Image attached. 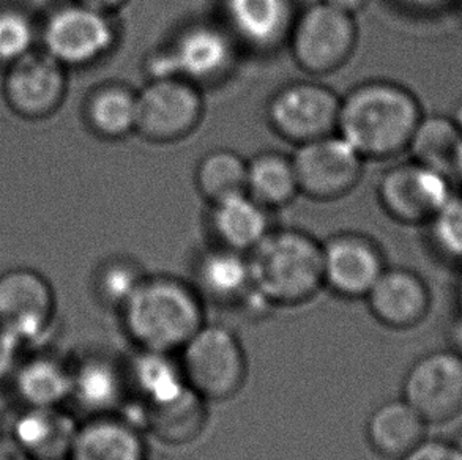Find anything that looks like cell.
<instances>
[{
    "label": "cell",
    "mask_w": 462,
    "mask_h": 460,
    "mask_svg": "<svg viewBox=\"0 0 462 460\" xmlns=\"http://www.w3.org/2000/svg\"><path fill=\"white\" fill-rule=\"evenodd\" d=\"M451 177L457 179L462 185V137L459 147H457V156H455V162H453V169H451Z\"/></svg>",
    "instance_id": "obj_41"
},
{
    "label": "cell",
    "mask_w": 462,
    "mask_h": 460,
    "mask_svg": "<svg viewBox=\"0 0 462 460\" xmlns=\"http://www.w3.org/2000/svg\"><path fill=\"white\" fill-rule=\"evenodd\" d=\"M327 5L333 6L337 10L344 13H349L352 16H356V13L363 12L368 6L371 0H320Z\"/></svg>",
    "instance_id": "obj_39"
},
{
    "label": "cell",
    "mask_w": 462,
    "mask_h": 460,
    "mask_svg": "<svg viewBox=\"0 0 462 460\" xmlns=\"http://www.w3.org/2000/svg\"><path fill=\"white\" fill-rule=\"evenodd\" d=\"M365 301L382 327L406 331L425 320L431 309V292L426 281L413 270L387 267Z\"/></svg>",
    "instance_id": "obj_18"
},
{
    "label": "cell",
    "mask_w": 462,
    "mask_h": 460,
    "mask_svg": "<svg viewBox=\"0 0 462 460\" xmlns=\"http://www.w3.org/2000/svg\"><path fill=\"white\" fill-rule=\"evenodd\" d=\"M33 25L23 13L0 10V62H14L31 52Z\"/></svg>",
    "instance_id": "obj_33"
},
{
    "label": "cell",
    "mask_w": 462,
    "mask_h": 460,
    "mask_svg": "<svg viewBox=\"0 0 462 460\" xmlns=\"http://www.w3.org/2000/svg\"><path fill=\"white\" fill-rule=\"evenodd\" d=\"M428 424H444L462 411V352L439 348L407 369L402 396Z\"/></svg>",
    "instance_id": "obj_12"
},
{
    "label": "cell",
    "mask_w": 462,
    "mask_h": 460,
    "mask_svg": "<svg viewBox=\"0 0 462 460\" xmlns=\"http://www.w3.org/2000/svg\"><path fill=\"white\" fill-rule=\"evenodd\" d=\"M246 193L261 206L278 210L294 202L300 194L291 156L261 152L248 160Z\"/></svg>",
    "instance_id": "obj_28"
},
{
    "label": "cell",
    "mask_w": 462,
    "mask_h": 460,
    "mask_svg": "<svg viewBox=\"0 0 462 460\" xmlns=\"http://www.w3.org/2000/svg\"><path fill=\"white\" fill-rule=\"evenodd\" d=\"M291 158L300 194L318 202L343 199L354 191L366 161L337 133L301 143Z\"/></svg>",
    "instance_id": "obj_11"
},
{
    "label": "cell",
    "mask_w": 462,
    "mask_h": 460,
    "mask_svg": "<svg viewBox=\"0 0 462 460\" xmlns=\"http://www.w3.org/2000/svg\"><path fill=\"white\" fill-rule=\"evenodd\" d=\"M385 270L387 259L373 236L344 230L322 242L324 289L337 299H366Z\"/></svg>",
    "instance_id": "obj_14"
},
{
    "label": "cell",
    "mask_w": 462,
    "mask_h": 460,
    "mask_svg": "<svg viewBox=\"0 0 462 460\" xmlns=\"http://www.w3.org/2000/svg\"><path fill=\"white\" fill-rule=\"evenodd\" d=\"M117 314L134 348L155 354H179L207 322L191 282L168 274H147Z\"/></svg>",
    "instance_id": "obj_2"
},
{
    "label": "cell",
    "mask_w": 462,
    "mask_h": 460,
    "mask_svg": "<svg viewBox=\"0 0 462 460\" xmlns=\"http://www.w3.org/2000/svg\"><path fill=\"white\" fill-rule=\"evenodd\" d=\"M78 2L82 5L92 6L95 10L114 14L116 12H119L128 0H78Z\"/></svg>",
    "instance_id": "obj_40"
},
{
    "label": "cell",
    "mask_w": 462,
    "mask_h": 460,
    "mask_svg": "<svg viewBox=\"0 0 462 460\" xmlns=\"http://www.w3.org/2000/svg\"><path fill=\"white\" fill-rule=\"evenodd\" d=\"M459 2H461V5H462V0H459Z\"/></svg>",
    "instance_id": "obj_44"
},
{
    "label": "cell",
    "mask_w": 462,
    "mask_h": 460,
    "mask_svg": "<svg viewBox=\"0 0 462 460\" xmlns=\"http://www.w3.org/2000/svg\"><path fill=\"white\" fill-rule=\"evenodd\" d=\"M423 115L411 88L390 79H369L341 97L337 133L365 160H392L407 152Z\"/></svg>",
    "instance_id": "obj_1"
},
{
    "label": "cell",
    "mask_w": 462,
    "mask_h": 460,
    "mask_svg": "<svg viewBox=\"0 0 462 460\" xmlns=\"http://www.w3.org/2000/svg\"><path fill=\"white\" fill-rule=\"evenodd\" d=\"M65 92V67L46 51H31L19 57L6 73V101L13 111L23 117L50 115L60 106Z\"/></svg>",
    "instance_id": "obj_15"
},
{
    "label": "cell",
    "mask_w": 462,
    "mask_h": 460,
    "mask_svg": "<svg viewBox=\"0 0 462 460\" xmlns=\"http://www.w3.org/2000/svg\"><path fill=\"white\" fill-rule=\"evenodd\" d=\"M144 268L126 255H114L95 270L92 293L98 305L109 311L119 312L141 282L145 280Z\"/></svg>",
    "instance_id": "obj_31"
},
{
    "label": "cell",
    "mask_w": 462,
    "mask_h": 460,
    "mask_svg": "<svg viewBox=\"0 0 462 460\" xmlns=\"http://www.w3.org/2000/svg\"><path fill=\"white\" fill-rule=\"evenodd\" d=\"M396 2L412 12L436 13L444 10L457 0H396Z\"/></svg>",
    "instance_id": "obj_38"
},
{
    "label": "cell",
    "mask_w": 462,
    "mask_h": 460,
    "mask_svg": "<svg viewBox=\"0 0 462 460\" xmlns=\"http://www.w3.org/2000/svg\"><path fill=\"white\" fill-rule=\"evenodd\" d=\"M451 443H453V446H455V449H457V455H459V459L462 460V430L457 434L453 440H451Z\"/></svg>",
    "instance_id": "obj_43"
},
{
    "label": "cell",
    "mask_w": 462,
    "mask_h": 460,
    "mask_svg": "<svg viewBox=\"0 0 462 460\" xmlns=\"http://www.w3.org/2000/svg\"><path fill=\"white\" fill-rule=\"evenodd\" d=\"M226 29L254 51H272L288 40L295 19L292 0H221Z\"/></svg>",
    "instance_id": "obj_19"
},
{
    "label": "cell",
    "mask_w": 462,
    "mask_h": 460,
    "mask_svg": "<svg viewBox=\"0 0 462 460\" xmlns=\"http://www.w3.org/2000/svg\"><path fill=\"white\" fill-rule=\"evenodd\" d=\"M450 339L451 347L457 348L459 352H462V268L461 278L457 284V309H455V316H453L450 325Z\"/></svg>",
    "instance_id": "obj_36"
},
{
    "label": "cell",
    "mask_w": 462,
    "mask_h": 460,
    "mask_svg": "<svg viewBox=\"0 0 462 460\" xmlns=\"http://www.w3.org/2000/svg\"><path fill=\"white\" fill-rule=\"evenodd\" d=\"M10 382L23 407H65L71 392V361L56 352L37 350L21 356Z\"/></svg>",
    "instance_id": "obj_21"
},
{
    "label": "cell",
    "mask_w": 462,
    "mask_h": 460,
    "mask_svg": "<svg viewBox=\"0 0 462 460\" xmlns=\"http://www.w3.org/2000/svg\"><path fill=\"white\" fill-rule=\"evenodd\" d=\"M237 60V41L225 25L194 23L169 38L145 57L149 79L175 78L198 87L231 75Z\"/></svg>",
    "instance_id": "obj_4"
},
{
    "label": "cell",
    "mask_w": 462,
    "mask_h": 460,
    "mask_svg": "<svg viewBox=\"0 0 462 460\" xmlns=\"http://www.w3.org/2000/svg\"><path fill=\"white\" fill-rule=\"evenodd\" d=\"M86 118L90 130L106 141L136 134L138 90L124 82H106L88 95Z\"/></svg>",
    "instance_id": "obj_27"
},
{
    "label": "cell",
    "mask_w": 462,
    "mask_h": 460,
    "mask_svg": "<svg viewBox=\"0 0 462 460\" xmlns=\"http://www.w3.org/2000/svg\"><path fill=\"white\" fill-rule=\"evenodd\" d=\"M254 290L270 308H295L324 289L322 242L301 229H272L248 254Z\"/></svg>",
    "instance_id": "obj_3"
},
{
    "label": "cell",
    "mask_w": 462,
    "mask_h": 460,
    "mask_svg": "<svg viewBox=\"0 0 462 460\" xmlns=\"http://www.w3.org/2000/svg\"><path fill=\"white\" fill-rule=\"evenodd\" d=\"M125 371L130 399L144 409L169 404L191 390L177 354L136 350Z\"/></svg>",
    "instance_id": "obj_24"
},
{
    "label": "cell",
    "mask_w": 462,
    "mask_h": 460,
    "mask_svg": "<svg viewBox=\"0 0 462 460\" xmlns=\"http://www.w3.org/2000/svg\"><path fill=\"white\" fill-rule=\"evenodd\" d=\"M451 118L455 120V124H457V128H459L462 133V98L461 100L457 101V105L455 106V111H453V115H451Z\"/></svg>",
    "instance_id": "obj_42"
},
{
    "label": "cell",
    "mask_w": 462,
    "mask_h": 460,
    "mask_svg": "<svg viewBox=\"0 0 462 460\" xmlns=\"http://www.w3.org/2000/svg\"><path fill=\"white\" fill-rule=\"evenodd\" d=\"M210 208V229L218 246L232 251L250 254L273 229L269 208L248 193L219 200Z\"/></svg>",
    "instance_id": "obj_23"
},
{
    "label": "cell",
    "mask_w": 462,
    "mask_h": 460,
    "mask_svg": "<svg viewBox=\"0 0 462 460\" xmlns=\"http://www.w3.org/2000/svg\"><path fill=\"white\" fill-rule=\"evenodd\" d=\"M248 160L231 149H215L200 158L194 183L208 206L246 193Z\"/></svg>",
    "instance_id": "obj_29"
},
{
    "label": "cell",
    "mask_w": 462,
    "mask_h": 460,
    "mask_svg": "<svg viewBox=\"0 0 462 460\" xmlns=\"http://www.w3.org/2000/svg\"><path fill=\"white\" fill-rule=\"evenodd\" d=\"M141 409L144 417V432H149L160 442L171 446H181L193 442L204 432L208 421V402L193 390H188L180 398L169 404Z\"/></svg>",
    "instance_id": "obj_26"
},
{
    "label": "cell",
    "mask_w": 462,
    "mask_h": 460,
    "mask_svg": "<svg viewBox=\"0 0 462 460\" xmlns=\"http://www.w3.org/2000/svg\"><path fill=\"white\" fill-rule=\"evenodd\" d=\"M24 345L0 327V383L12 377L14 367L23 356Z\"/></svg>",
    "instance_id": "obj_35"
},
{
    "label": "cell",
    "mask_w": 462,
    "mask_h": 460,
    "mask_svg": "<svg viewBox=\"0 0 462 460\" xmlns=\"http://www.w3.org/2000/svg\"><path fill=\"white\" fill-rule=\"evenodd\" d=\"M149 460H151V459H149Z\"/></svg>",
    "instance_id": "obj_45"
},
{
    "label": "cell",
    "mask_w": 462,
    "mask_h": 460,
    "mask_svg": "<svg viewBox=\"0 0 462 460\" xmlns=\"http://www.w3.org/2000/svg\"><path fill=\"white\" fill-rule=\"evenodd\" d=\"M288 40L292 57L301 71L311 76L333 75L356 52L358 43L356 16L319 0L318 4L295 14Z\"/></svg>",
    "instance_id": "obj_6"
},
{
    "label": "cell",
    "mask_w": 462,
    "mask_h": 460,
    "mask_svg": "<svg viewBox=\"0 0 462 460\" xmlns=\"http://www.w3.org/2000/svg\"><path fill=\"white\" fill-rule=\"evenodd\" d=\"M0 460H32L10 434H0Z\"/></svg>",
    "instance_id": "obj_37"
},
{
    "label": "cell",
    "mask_w": 462,
    "mask_h": 460,
    "mask_svg": "<svg viewBox=\"0 0 462 460\" xmlns=\"http://www.w3.org/2000/svg\"><path fill=\"white\" fill-rule=\"evenodd\" d=\"M188 386L210 402L236 398L248 379V358L227 327L204 324L177 354Z\"/></svg>",
    "instance_id": "obj_5"
},
{
    "label": "cell",
    "mask_w": 462,
    "mask_h": 460,
    "mask_svg": "<svg viewBox=\"0 0 462 460\" xmlns=\"http://www.w3.org/2000/svg\"><path fill=\"white\" fill-rule=\"evenodd\" d=\"M206 111L202 88L175 78L149 79L138 92L136 134L152 143H175L198 130Z\"/></svg>",
    "instance_id": "obj_8"
},
{
    "label": "cell",
    "mask_w": 462,
    "mask_h": 460,
    "mask_svg": "<svg viewBox=\"0 0 462 460\" xmlns=\"http://www.w3.org/2000/svg\"><path fill=\"white\" fill-rule=\"evenodd\" d=\"M78 424L63 407H23L8 434L32 460H67Z\"/></svg>",
    "instance_id": "obj_22"
},
{
    "label": "cell",
    "mask_w": 462,
    "mask_h": 460,
    "mask_svg": "<svg viewBox=\"0 0 462 460\" xmlns=\"http://www.w3.org/2000/svg\"><path fill=\"white\" fill-rule=\"evenodd\" d=\"M462 133L453 118L442 114L423 115L409 143V155L413 161L451 177Z\"/></svg>",
    "instance_id": "obj_30"
},
{
    "label": "cell",
    "mask_w": 462,
    "mask_h": 460,
    "mask_svg": "<svg viewBox=\"0 0 462 460\" xmlns=\"http://www.w3.org/2000/svg\"><path fill=\"white\" fill-rule=\"evenodd\" d=\"M339 105L341 97L328 86L294 81L270 97L265 115L275 134L299 147L337 133Z\"/></svg>",
    "instance_id": "obj_7"
},
{
    "label": "cell",
    "mask_w": 462,
    "mask_h": 460,
    "mask_svg": "<svg viewBox=\"0 0 462 460\" xmlns=\"http://www.w3.org/2000/svg\"><path fill=\"white\" fill-rule=\"evenodd\" d=\"M44 51L63 67H86L106 57L117 43L113 14L76 2L48 19Z\"/></svg>",
    "instance_id": "obj_13"
},
{
    "label": "cell",
    "mask_w": 462,
    "mask_h": 460,
    "mask_svg": "<svg viewBox=\"0 0 462 460\" xmlns=\"http://www.w3.org/2000/svg\"><path fill=\"white\" fill-rule=\"evenodd\" d=\"M59 303L54 287L32 268L0 274V327L25 347L42 345L56 328Z\"/></svg>",
    "instance_id": "obj_9"
},
{
    "label": "cell",
    "mask_w": 462,
    "mask_h": 460,
    "mask_svg": "<svg viewBox=\"0 0 462 460\" xmlns=\"http://www.w3.org/2000/svg\"><path fill=\"white\" fill-rule=\"evenodd\" d=\"M191 286L206 305L256 309L254 303L269 306L254 290L248 254L218 244L196 259Z\"/></svg>",
    "instance_id": "obj_16"
},
{
    "label": "cell",
    "mask_w": 462,
    "mask_h": 460,
    "mask_svg": "<svg viewBox=\"0 0 462 460\" xmlns=\"http://www.w3.org/2000/svg\"><path fill=\"white\" fill-rule=\"evenodd\" d=\"M450 179L411 158L382 172L377 199L382 210L396 223L426 225L453 198Z\"/></svg>",
    "instance_id": "obj_10"
},
{
    "label": "cell",
    "mask_w": 462,
    "mask_h": 460,
    "mask_svg": "<svg viewBox=\"0 0 462 460\" xmlns=\"http://www.w3.org/2000/svg\"><path fill=\"white\" fill-rule=\"evenodd\" d=\"M425 227L434 254L462 268V198L453 194Z\"/></svg>",
    "instance_id": "obj_32"
},
{
    "label": "cell",
    "mask_w": 462,
    "mask_h": 460,
    "mask_svg": "<svg viewBox=\"0 0 462 460\" xmlns=\"http://www.w3.org/2000/svg\"><path fill=\"white\" fill-rule=\"evenodd\" d=\"M428 426L404 399H392L369 415L366 440L375 455L400 460L425 440Z\"/></svg>",
    "instance_id": "obj_25"
},
{
    "label": "cell",
    "mask_w": 462,
    "mask_h": 460,
    "mask_svg": "<svg viewBox=\"0 0 462 460\" xmlns=\"http://www.w3.org/2000/svg\"><path fill=\"white\" fill-rule=\"evenodd\" d=\"M130 399L125 364L100 352L71 361L69 402L86 418L119 413Z\"/></svg>",
    "instance_id": "obj_17"
},
{
    "label": "cell",
    "mask_w": 462,
    "mask_h": 460,
    "mask_svg": "<svg viewBox=\"0 0 462 460\" xmlns=\"http://www.w3.org/2000/svg\"><path fill=\"white\" fill-rule=\"evenodd\" d=\"M400 460H461L451 440L428 438Z\"/></svg>",
    "instance_id": "obj_34"
},
{
    "label": "cell",
    "mask_w": 462,
    "mask_h": 460,
    "mask_svg": "<svg viewBox=\"0 0 462 460\" xmlns=\"http://www.w3.org/2000/svg\"><path fill=\"white\" fill-rule=\"evenodd\" d=\"M144 430L120 413L84 418L67 460H149Z\"/></svg>",
    "instance_id": "obj_20"
}]
</instances>
